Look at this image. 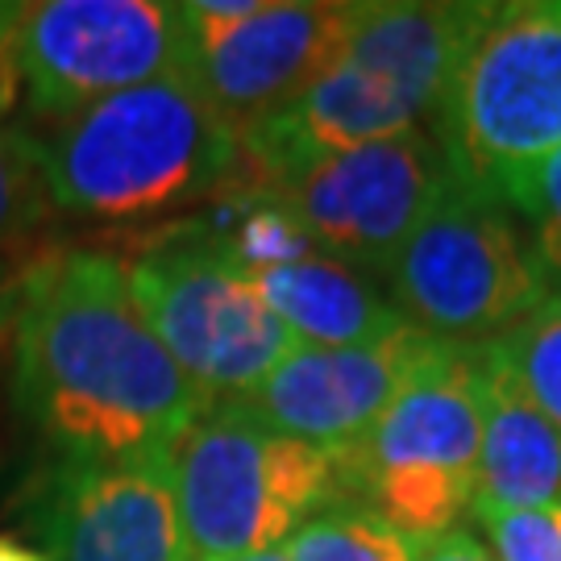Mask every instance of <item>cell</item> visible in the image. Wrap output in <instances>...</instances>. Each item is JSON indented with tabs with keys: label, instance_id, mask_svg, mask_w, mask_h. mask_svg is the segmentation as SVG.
Returning a JSON list of instances; mask_svg holds the SVG:
<instances>
[{
	"label": "cell",
	"instance_id": "cell-19",
	"mask_svg": "<svg viewBox=\"0 0 561 561\" xmlns=\"http://www.w3.org/2000/svg\"><path fill=\"white\" fill-rule=\"evenodd\" d=\"M500 204L528 221L537 262L549 275H561V150L516 171L500 187Z\"/></svg>",
	"mask_w": 561,
	"mask_h": 561
},
{
	"label": "cell",
	"instance_id": "cell-14",
	"mask_svg": "<svg viewBox=\"0 0 561 561\" xmlns=\"http://www.w3.org/2000/svg\"><path fill=\"white\" fill-rule=\"evenodd\" d=\"M470 354L482 416L474 503L520 512L561 500V428L524 400V391L503 375V366L486 354L482 341L470 345Z\"/></svg>",
	"mask_w": 561,
	"mask_h": 561
},
{
	"label": "cell",
	"instance_id": "cell-15",
	"mask_svg": "<svg viewBox=\"0 0 561 561\" xmlns=\"http://www.w3.org/2000/svg\"><path fill=\"white\" fill-rule=\"evenodd\" d=\"M250 275L266 308L279 317L296 345L354 350L408 324L391 296H382L370 283V275L321 254L283 262V266H262Z\"/></svg>",
	"mask_w": 561,
	"mask_h": 561
},
{
	"label": "cell",
	"instance_id": "cell-21",
	"mask_svg": "<svg viewBox=\"0 0 561 561\" xmlns=\"http://www.w3.org/2000/svg\"><path fill=\"white\" fill-rule=\"evenodd\" d=\"M18 18H21V4H0V117H4V113H13V104L21 101L18 59H13Z\"/></svg>",
	"mask_w": 561,
	"mask_h": 561
},
{
	"label": "cell",
	"instance_id": "cell-9",
	"mask_svg": "<svg viewBox=\"0 0 561 561\" xmlns=\"http://www.w3.org/2000/svg\"><path fill=\"white\" fill-rule=\"evenodd\" d=\"M13 59L30 113L50 125L117 92L180 76L183 13L154 0L21 4Z\"/></svg>",
	"mask_w": 561,
	"mask_h": 561
},
{
	"label": "cell",
	"instance_id": "cell-24",
	"mask_svg": "<svg viewBox=\"0 0 561 561\" xmlns=\"http://www.w3.org/2000/svg\"><path fill=\"white\" fill-rule=\"evenodd\" d=\"M0 561H46V553H38V549H30V545H21V541H9V537H0Z\"/></svg>",
	"mask_w": 561,
	"mask_h": 561
},
{
	"label": "cell",
	"instance_id": "cell-6",
	"mask_svg": "<svg viewBox=\"0 0 561 561\" xmlns=\"http://www.w3.org/2000/svg\"><path fill=\"white\" fill-rule=\"evenodd\" d=\"M125 254V279L146 324L208 400H245L291 350L241 266L201 217L141 229Z\"/></svg>",
	"mask_w": 561,
	"mask_h": 561
},
{
	"label": "cell",
	"instance_id": "cell-16",
	"mask_svg": "<svg viewBox=\"0 0 561 561\" xmlns=\"http://www.w3.org/2000/svg\"><path fill=\"white\" fill-rule=\"evenodd\" d=\"M55 201L42 171L38 138L0 117V271L18 279L38 259L46 229L55 221Z\"/></svg>",
	"mask_w": 561,
	"mask_h": 561
},
{
	"label": "cell",
	"instance_id": "cell-17",
	"mask_svg": "<svg viewBox=\"0 0 561 561\" xmlns=\"http://www.w3.org/2000/svg\"><path fill=\"white\" fill-rule=\"evenodd\" d=\"M503 375L561 428V291H549L516 329L482 341Z\"/></svg>",
	"mask_w": 561,
	"mask_h": 561
},
{
	"label": "cell",
	"instance_id": "cell-10",
	"mask_svg": "<svg viewBox=\"0 0 561 561\" xmlns=\"http://www.w3.org/2000/svg\"><path fill=\"white\" fill-rule=\"evenodd\" d=\"M180 76L241 138L259 121L300 101L312 83L333 71V62L354 38L362 4L345 0L262 4L245 21H204L187 4H180Z\"/></svg>",
	"mask_w": 561,
	"mask_h": 561
},
{
	"label": "cell",
	"instance_id": "cell-26",
	"mask_svg": "<svg viewBox=\"0 0 561 561\" xmlns=\"http://www.w3.org/2000/svg\"><path fill=\"white\" fill-rule=\"evenodd\" d=\"M558 279H561V275H558Z\"/></svg>",
	"mask_w": 561,
	"mask_h": 561
},
{
	"label": "cell",
	"instance_id": "cell-8",
	"mask_svg": "<svg viewBox=\"0 0 561 561\" xmlns=\"http://www.w3.org/2000/svg\"><path fill=\"white\" fill-rule=\"evenodd\" d=\"M382 275L403 321L458 345L516 329L549 296V271L503 204L454 180Z\"/></svg>",
	"mask_w": 561,
	"mask_h": 561
},
{
	"label": "cell",
	"instance_id": "cell-18",
	"mask_svg": "<svg viewBox=\"0 0 561 561\" xmlns=\"http://www.w3.org/2000/svg\"><path fill=\"white\" fill-rule=\"evenodd\" d=\"M421 541L358 503H329L287 541L291 561H416Z\"/></svg>",
	"mask_w": 561,
	"mask_h": 561
},
{
	"label": "cell",
	"instance_id": "cell-12",
	"mask_svg": "<svg viewBox=\"0 0 561 561\" xmlns=\"http://www.w3.org/2000/svg\"><path fill=\"white\" fill-rule=\"evenodd\" d=\"M25 524L46 561H187L167 458L50 461Z\"/></svg>",
	"mask_w": 561,
	"mask_h": 561
},
{
	"label": "cell",
	"instance_id": "cell-1",
	"mask_svg": "<svg viewBox=\"0 0 561 561\" xmlns=\"http://www.w3.org/2000/svg\"><path fill=\"white\" fill-rule=\"evenodd\" d=\"M13 403L59 461L167 458L208 408L113 250H42L13 287Z\"/></svg>",
	"mask_w": 561,
	"mask_h": 561
},
{
	"label": "cell",
	"instance_id": "cell-4",
	"mask_svg": "<svg viewBox=\"0 0 561 561\" xmlns=\"http://www.w3.org/2000/svg\"><path fill=\"white\" fill-rule=\"evenodd\" d=\"M187 561L271 553L337 503L333 454L283 437L238 400L208 403L167 454Z\"/></svg>",
	"mask_w": 561,
	"mask_h": 561
},
{
	"label": "cell",
	"instance_id": "cell-23",
	"mask_svg": "<svg viewBox=\"0 0 561 561\" xmlns=\"http://www.w3.org/2000/svg\"><path fill=\"white\" fill-rule=\"evenodd\" d=\"M13 287H18V279L0 271V345H4L9 329H13Z\"/></svg>",
	"mask_w": 561,
	"mask_h": 561
},
{
	"label": "cell",
	"instance_id": "cell-20",
	"mask_svg": "<svg viewBox=\"0 0 561 561\" xmlns=\"http://www.w3.org/2000/svg\"><path fill=\"white\" fill-rule=\"evenodd\" d=\"M470 516L486 528L495 561H561V500L541 507H470Z\"/></svg>",
	"mask_w": 561,
	"mask_h": 561
},
{
	"label": "cell",
	"instance_id": "cell-22",
	"mask_svg": "<svg viewBox=\"0 0 561 561\" xmlns=\"http://www.w3.org/2000/svg\"><path fill=\"white\" fill-rule=\"evenodd\" d=\"M416 561H495V553H491L470 528H449L442 537L421 541Z\"/></svg>",
	"mask_w": 561,
	"mask_h": 561
},
{
	"label": "cell",
	"instance_id": "cell-2",
	"mask_svg": "<svg viewBox=\"0 0 561 561\" xmlns=\"http://www.w3.org/2000/svg\"><path fill=\"white\" fill-rule=\"evenodd\" d=\"M486 13L491 4L445 0L362 4L354 38L333 71L300 101L241 134L238 192L271 196L345 150L416 129L437 113L445 83Z\"/></svg>",
	"mask_w": 561,
	"mask_h": 561
},
{
	"label": "cell",
	"instance_id": "cell-11",
	"mask_svg": "<svg viewBox=\"0 0 561 561\" xmlns=\"http://www.w3.org/2000/svg\"><path fill=\"white\" fill-rule=\"evenodd\" d=\"M449 187V167L428 129H408L304 171L271 192L321 259L362 275L387 271L408 233Z\"/></svg>",
	"mask_w": 561,
	"mask_h": 561
},
{
	"label": "cell",
	"instance_id": "cell-5",
	"mask_svg": "<svg viewBox=\"0 0 561 561\" xmlns=\"http://www.w3.org/2000/svg\"><path fill=\"white\" fill-rule=\"evenodd\" d=\"M479 449L474 354L458 341H437L379 421L333 449L337 500L358 503L416 541L442 537L470 516Z\"/></svg>",
	"mask_w": 561,
	"mask_h": 561
},
{
	"label": "cell",
	"instance_id": "cell-3",
	"mask_svg": "<svg viewBox=\"0 0 561 561\" xmlns=\"http://www.w3.org/2000/svg\"><path fill=\"white\" fill-rule=\"evenodd\" d=\"M59 217L162 225L241 187V138L183 76L96 101L38 138Z\"/></svg>",
	"mask_w": 561,
	"mask_h": 561
},
{
	"label": "cell",
	"instance_id": "cell-7",
	"mask_svg": "<svg viewBox=\"0 0 561 561\" xmlns=\"http://www.w3.org/2000/svg\"><path fill=\"white\" fill-rule=\"evenodd\" d=\"M449 180L486 201L561 150V4H491L433 113Z\"/></svg>",
	"mask_w": 561,
	"mask_h": 561
},
{
	"label": "cell",
	"instance_id": "cell-13",
	"mask_svg": "<svg viewBox=\"0 0 561 561\" xmlns=\"http://www.w3.org/2000/svg\"><path fill=\"white\" fill-rule=\"evenodd\" d=\"M433 333L403 324L387 337L354 350H317L296 345L266 379L238 400L250 416L283 437L317 449H341L362 437L382 416V408L403 391L433 350Z\"/></svg>",
	"mask_w": 561,
	"mask_h": 561
},
{
	"label": "cell",
	"instance_id": "cell-25",
	"mask_svg": "<svg viewBox=\"0 0 561 561\" xmlns=\"http://www.w3.org/2000/svg\"><path fill=\"white\" fill-rule=\"evenodd\" d=\"M238 561H291V558H287V545H283V549H271V553H254V558H238Z\"/></svg>",
	"mask_w": 561,
	"mask_h": 561
}]
</instances>
